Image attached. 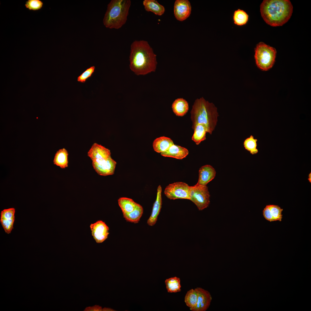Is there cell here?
Returning <instances> with one entry per match:
<instances>
[{
    "label": "cell",
    "instance_id": "10",
    "mask_svg": "<svg viewBox=\"0 0 311 311\" xmlns=\"http://www.w3.org/2000/svg\"><path fill=\"white\" fill-rule=\"evenodd\" d=\"M191 7L188 0H177L174 3V11L176 19L182 21L187 19L190 15Z\"/></svg>",
    "mask_w": 311,
    "mask_h": 311
},
{
    "label": "cell",
    "instance_id": "8",
    "mask_svg": "<svg viewBox=\"0 0 311 311\" xmlns=\"http://www.w3.org/2000/svg\"><path fill=\"white\" fill-rule=\"evenodd\" d=\"M111 152L108 149L96 143H94L87 153L92 162L101 164L106 162L111 157Z\"/></svg>",
    "mask_w": 311,
    "mask_h": 311
},
{
    "label": "cell",
    "instance_id": "30",
    "mask_svg": "<svg viewBox=\"0 0 311 311\" xmlns=\"http://www.w3.org/2000/svg\"><path fill=\"white\" fill-rule=\"evenodd\" d=\"M95 68V67L93 66L87 69L77 77V81L82 83L85 82L86 80L90 78L94 72Z\"/></svg>",
    "mask_w": 311,
    "mask_h": 311
},
{
    "label": "cell",
    "instance_id": "5",
    "mask_svg": "<svg viewBox=\"0 0 311 311\" xmlns=\"http://www.w3.org/2000/svg\"><path fill=\"white\" fill-rule=\"evenodd\" d=\"M276 54L274 48L262 42L259 43L255 48V55L258 67L264 71L271 69L275 62Z\"/></svg>",
    "mask_w": 311,
    "mask_h": 311
},
{
    "label": "cell",
    "instance_id": "21",
    "mask_svg": "<svg viewBox=\"0 0 311 311\" xmlns=\"http://www.w3.org/2000/svg\"><path fill=\"white\" fill-rule=\"evenodd\" d=\"M194 132L191 139L197 145H198L202 141L206 139V134L208 133L206 126L203 124L197 125L194 129Z\"/></svg>",
    "mask_w": 311,
    "mask_h": 311
},
{
    "label": "cell",
    "instance_id": "16",
    "mask_svg": "<svg viewBox=\"0 0 311 311\" xmlns=\"http://www.w3.org/2000/svg\"><path fill=\"white\" fill-rule=\"evenodd\" d=\"M283 210L278 205H267L263 211V215L266 219L270 222L277 220L281 221Z\"/></svg>",
    "mask_w": 311,
    "mask_h": 311
},
{
    "label": "cell",
    "instance_id": "31",
    "mask_svg": "<svg viewBox=\"0 0 311 311\" xmlns=\"http://www.w3.org/2000/svg\"><path fill=\"white\" fill-rule=\"evenodd\" d=\"M103 309L101 307L98 305H95L92 307H88L86 308L85 311H102Z\"/></svg>",
    "mask_w": 311,
    "mask_h": 311
},
{
    "label": "cell",
    "instance_id": "9",
    "mask_svg": "<svg viewBox=\"0 0 311 311\" xmlns=\"http://www.w3.org/2000/svg\"><path fill=\"white\" fill-rule=\"evenodd\" d=\"M90 227L92 235L97 243H101L108 238L109 228L104 222L98 220L91 224Z\"/></svg>",
    "mask_w": 311,
    "mask_h": 311
},
{
    "label": "cell",
    "instance_id": "23",
    "mask_svg": "<svg viewBox=\"0 0 311 311\" xmlns=\"http://www.w3.org/2000/svg\"><path fill=\"white\" fill-rule=\"evenodd\" d=\"M143 213L142 206L138 204L135 209L131 212L123 213L124 218L127 221L134 223L139 222Z\"/></svg>",
    "mask_w": 311,
    "mask_h": 311
},
{
    "label": "cell",
    "instance_id": "27",
    "mask_svg": "<svg viewBox=\"0 0 311 311\" xmlns=\"http://www.w3.org/2000/svg\"><path fill=\"white\" fill-rule=\"evenodd\" d=\"M257 139H254L253 136L251 135L246 139L244 142L243 145L245 149L252 154L257 153L258 151L257 148Z\"/></svg>",
    "mask_w": 311,
    "mask_h": 311
},
{
    "label": "cell",
    "instance_id": "11",
    "mask_svg": "<svg viewBox=\"0 0 311 311\" xmlns=\"http://www.w3.org/2000/svg\"><path fill=\"white\" fill-rule=\"evenodd\" d=\"M198 292V297L196 307L191 310L205 311L208 308L212 298L210 293L207 291L200 287L195 289Z\"/></svg>",
    "mask_w": 311,
    "mask_h": 311
},
{
    "label": "cell",
    "instance_id": "32",
    "mask_svg": "<svg viewBox=\"0 0 311 311\" xmlns=\"http://www.w3.org/2000/svg\"><path fill=\"white\" fill-rule=\"evenodd\" d=\"M103 311H115V310L111 308H104L103 309Z\"/></svg>",
    "mask_w": 311,
    "mask_h": 311
},
{
    "label": "cell",
    "instance_id": "25",
    "mask_svg": "<svg viewBox=\"0 0 311 311\" xmlns=\"http://www.w3.org/2000/svg\"><path fill=\"white\" fill-rule=\"evenodd\" d=\"M165 283L168 292L176 293L181 291V286L179 278L176 276L171 277L166 279Z\"/></svg>",
    "mask_w": 311,
    "mask_h": 311
},
{
    "label": "cell",
    "instance_id": "12",
    "mask_svg": "<svg viewBox=\"0 0 311 311\" xmlns=\"http://www.w3.org/2000/svg\"><path fill=\"white\" fill-rule=\"evenodd\" d=\"M15 209L13 208L4 209L1 213L0 222L5 232L10 233L13 229Z\"/></svg>",
    "mask_w": 311,
    "mask_h": 311
},
{
    "label": "cell",
    "instance_id": "19",
    "mask_svg": "<svg viewBox=\"0 0 311 311\" xmlns=\"http://www.w3.org/2000/svg\"><path fill=\"white\" fill-rule=\"evenodd\" d=\"M172 108L174 113L177 116H183L187 112L189 105L187 102L182 98L176 99L173 103Z\"/></svg>",
    "mask_w": 311,
    "mask_h": 311
},
{
    "label": "cell",
    "instance_id": "3",
    "mask_svg": "<svg viewBox=\"0 0 311 311\" xmlns=\"http://www.w3.org/2000/svg\"><path fill=\"white\" fill-rule=\"evenodd\" d=\"M190 113L193 130L197 125L202 124L206 126L208 133L212 134L219 116L217 108L213 103L206 100L203 97L197 98L194 103Z\"/></svg>",
    "mask_w": 311,
    "mask_h": 311
},
{
    "label": "cell",
    "instance_id": "33",
    "mask_svg": "<svg viewBox=\"0 0 311 311\" xmlns=\"http://www.w3.org/2000/svg\"><path fill=\"white\" fill-rule=\"evenodd\" d=\"M308 177H309V178H308V180L309 181V182L310 183H311V172L309 174V175Z\"/></svg>",
    "mask_w": 311,
    "mask_h": 311
},
{
    "label": "cell",
    "instance_id": "17",
    "mask_svg": "<svg viewBox=\"0 0 311 311\" xmlns=\"http://www.w3.org/2000/svg\"><path fill=\"white\" fill-rule=\"evenodd\" d=\"M189 151L186 148L173 144L166 151L161 153L165 157H169L181 160L185 158L188 154Z\"/></svg>",
    "mask_w": 311,
    "mask_h": 311
},
{
    "label": "cell",
    "instance_id": "1",
    "mask_svg": "<svg viewBox=\"0 0 311 311\" xmlns=\"http://www.w3.org/2000/svg\"><path fill=\"white\" fill-rule=\"evenodd\" d=\"M130 68L137 75H145L156 70V55L147 41L135 40L130 45Z\"/></svg>",
    "mask_w": 311,
    "mask_h": 311
},
{
    "label": "cell",
    "instance_id": "29",
    "mask_svg": "<svg viewBox=\"0 0 311 311\" xmlns=\"http://www.w3.org/2000/svg\"><path fill=\"white\" fill-rule=\"evenodd\" d=\"M43 2L40 0H28L25 4V7L29 10L34 11L40 10L42 7Z\"/></svg>",
    "mask_w": 311,
    "mask_h": 311
},
{
    "label": "cell",
    "instance_id": "18",
    "mask_svg": "<svg viewBox=\"0 0 311 311\" xmlns=\"http://www.w3.org/2000/svg\"><path fill=\"white\" fill-rule=\"evenodd\" d=\"M173 144V141L170 138L162 136L154 140L153 146L155 151L161 153L166 151Z\"/></svg>",
    "mask_w": 311,
    "mask_h": 311
},
{
    "label": "cell",
    "instance_id": "24",
    "mask_svg": "<svg viewBox=\"0 0 311 311\" xmlns=\"http://www.w3.org/2000/svg\"><path fill=\"white\" fill-rule=\"evenodd\" d=\"M118 202L123 213L131 212L138 204L132 199L126 197L120 198L118 200Z\"/></svg>",
    "mask_w": 311,
    "mask_h": 311
},
{
    "label": "cell",
    "instance_id": "22",
    "mask_svg": "<svg viewBox=\"0 0 311 311\" xmlns=\"http://www.w3.org/2000/svg\"><path fill=\"white\" fill-rule=\"evenodd\" d=\"M68 155L67 151L65 148L58 150L56 152L54 158V164L61 168L68 167Z\"/></svg>",
    "mask_w": 311,
    "mask_h": 311
},
{
    "label": "cell",
    "instance_id": "4",
    "mask_svg": "<svg viewBox=\"0 0 311 311\" xmlns=\"http://www.w3.org/2000/svg\"><path fill=\"white\" fill-rule=\"evenodd\" d=\"M131 4L130 0H112L107 5L103 22L107 28L118 29L126 23Z\"/></svg>",
    "mask_w": 311,
    "mask_h": 311
},
{
    "label": "cell",
    "instance_id": "13",
    "mask_svg": "<svg viewBox=\"0 0 311 311\" xmlns=\"http://www.w3.org/2000/svg\"><path fill=\"white\" fill-rule=\"evenodd\" d=\"M116 163L111 156L106 162L101 164L92 162V165L95 171L98 175L106 176L114 174Z\"/></svg>",
    "mask_w": 311,
    "mask_h": 311
},
{
    "label": "cell",
    "instance_id": "28",
    "mask_svg": "<svg viewBox=\"0 0 311 311\" xmlns=\"http://www.w3.org/2000/svg\"><path fill=\"white\" fill-rule=\"evenodd\" d=\"M248 15L242 10L238 9L234 13L233 19L234 23L238 25L245 24L248 20Z\"/></svg>",
    "mask_w": 311,
    "mask_h": 311
},
{
    "label": "cell",
    "instance_id": "2",
    "mask_svg": "<svg viewBox=\"0 0 311 311\" xmlns=\"http://www.w3.org/2000/svg\"><path fill=\"white\" fill-rule=\"evenodd\" d=\"M261 16L268 24L282 26L291 18L293 6L289 0H264L260 6Z\"/></svg>",
    "mask_w": 311,
    "mask_h": 311
},
{
    "label": "cell",
    "instance_id": "26",
    "mask_svg": "<svg viewBox=\"0 0 311 311\" xmlns=\"http://www.w3.org/2000/svg\"><path fill=\"white\" fill-rule=\"evenodd\" d=\"M198 297V292L195 289H191L186 293L184 298V301L190 310L196 307Z\"/></svg>",
    "mask_w": 311,
    "mask_h": 311
},
{
    "label": "cell",
    "instance_id": "20",
    "mask_svg": "<svg viewBox=\"0 0 311 311\" xmlns=\"http://www.w3.org/2000/svg\"><path fill=\"white\" fill-rule=\"evenodd\" d=\"M143 5L146 11L152 12L157 15L162 16L165 12L164 7L155 0H144Z\"/></svg>",
    "mask_w": 311,
    "mask_h": 311
},
{
    "label": "cell",
    "instance_id": "6",
    "mask_svg": "<svg viewBox=\"0 0 311 311\" xmlns=\"http://www.w3.org/2000/svg\"><path fill=\"white\" fill-rule=\"evenodd\" d=\"M190 200L200 211L207 208L210 203V194L207 187L197 184L191 186Z\"/></svg>",
    "mask_w": 311,
    "mask_h": 311
},
{
    "label": "cell",
    "instance_id": "14",
    "mask_svg": "<svg viewBox=\"0 0 311 311\" xmlns=\"http://www.w3.org/2000/svg\"><path fill=\"white\" fill-rule=\"evenodd\" d=\"M216 171L215 168L210 165L202 166L199 170V178L196 184L206 186L207 184L215 177Z\"/></svg>",
    "mask_w": 311,
    "mask_h": 311
},
{
    "label": "cell",
    "instance_id": "15",
    "mask_svg": "<svg viewBox=\"0 0 311 311\" xmlns=\"http://www.w3.org/2000/svg\"><path fill=\"white\" fill-rule=\"evenodd\" d=\"M162 187L159 185L157 188L156 198L153 205L151 213L147 221V224L149 226L154 225L157 221L158 216L162 208Z\"/></svg>",
    "mask_w": 311,
    "mask_h": 311
},
{
    "label": "cell",
    "instance_id": "7",
    "mask_svg": "<svg viewBox=\"0 0 311 311\" xmlns=\"http://www.w3.org/2000/svg\"><path fill=\"white\" fill-rule=\"evenodd\" d=\"M191 186L182 182H178L168 185L165 189L164 193L171 200L178 199L190 200Z\"/></svg>",
    "mask_w": 311,
    "mask_h": 311
}]
</instances>
